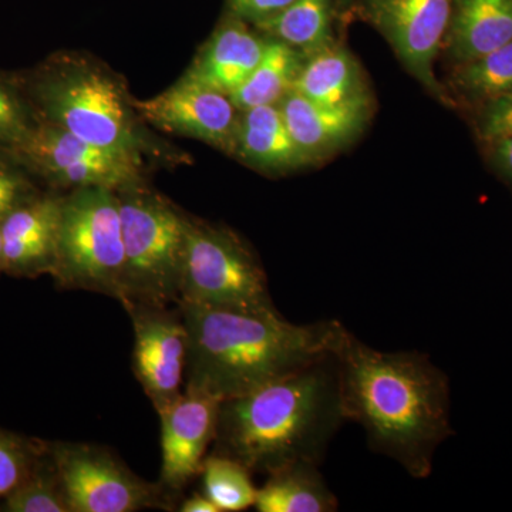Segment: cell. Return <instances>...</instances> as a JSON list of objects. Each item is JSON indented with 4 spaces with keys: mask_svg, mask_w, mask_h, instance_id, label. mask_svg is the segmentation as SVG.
<instances>
[{
    "mask_svg": "<svg viewBox=\"0 0 512 512\" xmlns=\"http://www.w3.org/2000/svg\"><path fill=\"white\" fill-rule=\"evenodd\" d=\"M333 355L346 421L365 431L377 454L414 478L433 471L434 454L453 434L446 373L420 352H382L348 329Z\"/></svg>",
    "mask_w": 512,
    "mask_h": 512,
    "instance_id": "6da1fadb",
    "label": "cell"
},
{
    "mask_svg": "<svg viewBox=\"0 0 512 512\" xmlns=\"http://www.w3.org/2000/svg\"><path fill=\"white\" fill-rule=\"evenodd\" d=\"M175 306L187 329L184 390L221 402L333 355L346 332L338 320L296 325L279 312Z\"/></svg>",
    "mask_w": 512,
    "mask_h": 512,
    "instance_id": "7a4b0ae2",
    "label": "cell"
},
{
    "mask_svg": "<svg viewBox=\"0 0 512 512\" xmlns=\"http://www.w3.org/2000/svg\"><path fill=\"white\" fill-rule=\"evenodd\" d=\"M345 421L338 362L330 355L222 400L211 450L269 476L296 463H322Z\"/></svg>",
    "mask_w": 512,
    "mask_h": 512,
    "instance_id": "3957f363",
    "label": "cell"
},
{
    "mask_svg": "<svg viewBox=\"0 0 512 512\" xmlns=\"http://www.w3.org/2000/svg\"><path fill=\"white\" fill-rule=\"evenodd\" d=\"M16 76L37 120L144 163L147 157L168 156L148 133L126 80L101 60L56 52Z\"/></svg>",
    "mask_w": 512,
    "mask_h": 512,
    "instance_id": "277c9868",
    "label": "cell"
},
{
    "mask_svg": "<svg viewBox=\"0 0 512 512\" xmlns=\"http://www.w3.org/2000/svg\"><path fill=\"white\" fill-rule=\"evenodd\" d=\"M116 192L124 244L119 302L175 305L180 299L188 214L146 181Z\"/></svg>",
    "mask_w": 512,
    "mask_h": 512,
    "instance_id": "5b68a950",
    "label": "cell"
},
{
    "mask_svg": "<svg viewBox=\"0 0 512 512\" xmlns=\"http://www.w3.org/2000/svg\"><path fill=\"white\" fill-rule=\"evenodd\" d=\"M124 244L116 190L77 188L63 192L52 278L57 288L96 292L119 301Z\"/></svg>",
    "mask_w": 512,
    "mask_h": 512,
    "instance_id": "8992f818",
    "label": "cell"
},
{
    "mask_svg": "<svg viewBox=\"0 0 512 512\" xmlns=\"http://www.w3.org/2000/svg\"><path fill=\"white\" fill-rule=\"evenodd\" d=\"M279 312L261 259L238 232L188 215L178 302Z\"/></svg>",
    "mask_w": 512,
    "mask_h": 512,
    "instance_id": "52a82bcc",
    "label": "cell"
},
{
    "mask_svg": "<svg viewBox=\"0 0 512 512\" xmlns=\"http://www.w3.org/2000/svg\"><path fill=\"white\" fill-rule=\"evenodd\" d=\"M72 512L174 511L177 495L138 477L109 448L49 441Z\"/></svg>",
    "mask_w": 512,
    "mask_h": 512,
    "instance_id": "ba28073f",
    "label": "cell"
},
{
    "mask_svg": "<svg viewBox=\"0 0 512 512\" xmlns=\"http://www.w3.org/2000/svg\"><path fill=\"white\" fill-rule=\"evenodd\" d=\"M15 153L50 191L87 187L119 190L146 181L144 161L110 153L45 121L37 120L36 127Z\"/></svg>",
    "mask_w": 512,
    "mask_h": 512,
    "instance_id": "9c48e42d",
    "label": "cell"
},
{
    "mask_svg": "<svg viewBox=\"0 0 512 512\" xmlns=\"http://www.w3.org/2000/svg\"><path fill=\"white\" fill-rule=\"evenodd\" d=\"M356 15L392 46L414 79L444 106L453 99L434 73L446 39L453 0H355Z\"/></svg>",
    "mask_w": 512,
    "mask_h": 512,
    "instance_id": "30bf717a",
    "label": "cell"
},
{
    "mask_svg": "<svg viewBox=\"0 0 512 512\" xmlns=\"http://www.w3.org/2000/svg\"><path fill=\"white\" fill-rule=\"evenodd\" d=\"M133 323V370L157 414L183 394L188 339L183 316L174 305L123 303Z\"/></svg>",
    "mask_w": 512,
    "mask_h": 512,
    "instance_id": "8fae6325",
    "label": "cell"
},
{
    "mask_svg": "<svg viewBox=\"0 0 512 512\" xmlns=\"http://www.w3.org/2000/svg\"><path fill=\"white\" fill-rule=\"evenodd\" d=\"M136 109L147 126L194 138L232 156L241 111L228 94L183 76L165 92L136 100Z\"/></svg>",
    "mask_w": 512,
    "mask_h": 512,
    "instance_id": "7c38bea8",
    "label": "cell"
},
{
    "mask_svg": "<svg viewBox=\"0 0 512 512\" xmlns=\"http://www.w3.org/2000/svg\"><path fill=\"white\" fill-rule=\"evenodd\" d=\"M221 400L210 394L188 392L158 413L161 420L160 480L165 490L180 497L200 477L205 457L217 433Z\"/></svg>",
    "mask_w": 512,
    "mask_h": 512,
    "instance_id": "4fadbf2b",
    "label": "cell"
},
{
    "mask_svg": "<svg viewBox=\"0 0 512 512\" xmlns=\"http://www.w3.org/2000/svg\"><path fill=\"white\" fill-rule=\"evenodd\" d=\"M63 192L45 190L0 222L3 271L12 278L52 275Z\"/></svg>",
    "mask_w": 512,
    "mask_h": 512,
    "instance_id": "5bb4252c",
    "label": "cell"
},
{
    "mask_svg": "<svg viewBox=\"0 0 512 512\" xmlns=\"http://www.w3.org/2000/svg\"><path fill=\"white\" fill-rule=\"evenodd\" d=\"M278 109L292 140L306 161L313 164L346 146L365 128L370 104L325 106L292 89L279 100Z\"/></svg>",
    "mask_w": 512,
    "mask_h": 512,
    "instance_id": "9a60e30c",
    "label": "cell"
},
{
    "mask_svg": "<svg viewBox=\"0 0 512 512\" xmlns=\"http://www.w3.org/2000/svg\"><path fill=\"white\" fill-rule=\"evenodd\" d=\"M266 43L268 37L227 12L184 76L229 96L255 69Z\"/></svg>",
    "mask_w": 512,
    "mask_h": 512,
    "instance_id": "2e32d148",
    "label": "cell"
},
{
    "mask_svg": "<svg viewBox=\"0 0 512 512\" xmlns=\"http://www.w3.org/2000/svg\"><path fill=\"white\" fill-rule=\"evenodd\" d=\"M232 156L264 174H288L308 161L292 140L278 104L241 111Z\"/></svg>",
    "mask_w": 512,
    "mask_h": 512,
    "instance_id": "e0dca14e",
    "label": "cell"
},
{
    "mask_svg": "<svg viewBox=\"0 0 512 512\" xmlns=\"http://www.w3.org/2000/svg\"><path fill=\"white\" fill-rule=\"evenodd\" d=\"M511 40L512 0H453L443 47L456 66Z\"/></svg>",
    "mask_w": 512,
    "mask_h": 512,
    "instance_id": "ac0fdd59",
    "label": "cell"
},
{
    "mask_svg": "<svg viewBox=\"0 0 512 512\" xmlns=\"http://www.w3.org/2000/svg\"><path fill=\"white\" fill-rule=\"evenodd\" d=\"M292 89L313 103L325 106L370 104L359 64L346 47L336 42L306 57Z\"/></svg>",
    "mask_w": 512,
    "mask_h": 512,
    "instance_id": "d6986e66",
    "label": "cell"
},
{
    "mask_svg": "<svg viewBox=\"0 0 512 512\" xmlns=\"http://www.w3.org/2000/svg\"><path fill=\"white\" fill-rule=\"evenodd\" d=\"M254 508L259 512H333L336 495L323 480L319 464L296 463L266 476Z\"/></svg>",
    "mask_w": 512,
    "mask_h": 512,
    "instance_id": "ffe728a7",
    "label": "cell"
},
{
    "mask_svg": "<svg viewBox=\"0 0 512 512\" xmlns=\"http://www.w3.org/2000/svg\"><path fill=\"white\" fill-rule=\"evenodd\" d=\"M335 8L336 0H293L281 12L251 26L309 57L335 43Z\"/></svg>",
    "mask_w": 512,
    "mask_h": 512,
    "instance_id": "44dd1931",
    "label": "cell"
},
{
    "mask_svg": "<svg viewBox=\"0 0 512 512\" xmlns=\"http://www.w3.org/2000/svg\"><path fill=\"white\" fill-rule=\"evenodd\" d=\"M306 57L293 47L268 37L264 55L245 82L229 97L239 111L278 104L292 90Z\"/></svg>",
    "mask_w": 512,
    "mask_h": 512,
    "instance_id": "7402d4cb",
    "label": "cell"
},
{
    "mask_svg": "<svg viewBox=\"0 0 512 512\" xmlns=\"http://www.w3.org/2000/svg\"><path fill=\"white\" fill-rule=\"evenodd\" d=\"M0 512H72L49 441L28 476L0 500Z\"/></svg>",
    "mask_w": 512,
    "mask_h": 512,
    "instance_id": "603a6c76",
    "label": "cell"
},
{
    "mask_svg": "<svg viewBox=\"0 0 512 512\" xmlns=\"http://www.w3.org/2000/svg\"><path fill=\"white\" fill-rule=\"evenodd\" d=\"M450 86L458 96L478 106L512 92V40L471 62L457 64Z\"/></svg>",
    "mask_w": 512,
    "mask_h": 512,
    "instance_id": "cb8c5ba5",
    "label": "cell"
},
{
    "mask_svg": "<svg viewBox=\"0 0 512 512\" xmlns=\"http://www.w3.org/2000/svg\"><path fill=\"white\" fill-rule=\"evenodd\" d=\"M200 477L202 493L220 512H239L254 507L258 488L244 464L211 451L205 457Z\"/></svg>",
    "mask_w": 512,
    "mask_h": 512,
    "instance_id": "d4e9b609",
    "label": "cell"
},
{
    "mask_svg": "<svg viewBox=\"0 0 512 512\" xmlns=\"http://www.w3.org/2000/svg\"><path fill=\"white\" fill-rule=\"evenodd\" d=\"M35 111L16 72L0 70V146L15 151L36 127Z\"/></svg>",
    "mask_w": 512,
    "mask_h": 512,
    "instance_id": "484cf974",
    "label": "cell"
},
{
    "mask_svg": "<svg viewBox=\"0 0 512 512\" xmlns=\"http://www.w3.org/2000/svg\"><path fill=\"white\" fill-rule=\"evenodd\" d=\"M45 447V440L0 429V500L28 476Z\"/></svg>",
    "mask_w": 512,
    "mask_h": 512,
    "instance_id": "4316f807",
    "label": "cell"
},
{
    "mask_svg": "<svg viewBox=\"0 0 512 512\" xmlns=\"http://www.w3.org/2000/svg\"><path fill=\"white\" fill-rule=\"evenodd\" d=\"M45 190L15 151L0 146V222L10 211Z\"/></svg>",
    "mask_w": 512,
    "mask_h": 512,
    "instance_id": "83f0119b",
    "label": "cell"
},
{
    "mask_svg": "<svg viewBox=\"0 0 512 512\" xmlns=\"http://www.w3.org/2000/svg\"><path fill=\"white\" fill-rule=\"evenodd\" d=\"M478 137L484 143L512 136V92L501 94L478 106Z\"/></svg>",
    "mask_w": 512,
    "mask_h": 512,
    "instance_id": "f1b7e54d",
    "label": "cell"
},
{
    "mask_svg": "<svg viewBox=\"0 0 512 512\" xmlns=\"http://www.w3.org/2000/svg\"><path fill=\"white\" fill-rule=\"evenodd\" d=\"M293 0H227L228 13L249 25L271 18L291 5Z\"/></svg>",
    "mask_w": 512,
    "mask_h": 512,
    "instance_id": "f546056e",
    "label": "cell"
},
{
    "mask_svg": "<svg viewBox=\"0 0 512 512\" xmlns=\"http://www.w3.org/2000/svg\"><path fill=\"white\" fill-rule=\"evenodd\" d=\"M487 146L495 170L512 184V136L497 138Z\"/></svg>",
    "mask_w": 512,
    "mask_h": 512,
    "instance_id": "4dcf8cb0",
    "label": "cell"
},
{
    "mask_svg": "<svg viewBox=\"0 0 512 512\" xmlns=\"http://www.w3.org/2000/svg\"><path fill=\"white\" fill-rule=\"evenodd\" d=\"M178 511L181 512H220L217 505L212 503L210 498L204 493L194 494L178 505Z\"/></svg>",
    "mask_w": 512,
    "mask_h": 512,
    "instance_id": "1f68e13d",
    "label": "cell"
},
{
    "mask_svg": "<svg viewBox=\"0 0 512 512\" xmlns=\"http://www.w3.org/2000/svg\"><path fill=\"white\" fill-rule=\"evenodd\" d=\"M355 3V0H336V10H346Z\"/></svg>",
    "mask_w": 512,
    "mask_h": 512,
    "instance_id": "d6a6232c",
    "label": "cell"
},
{
    "mask_svg": "<svg viewBox=\"0 0 512 512\" xmlns=\"http://www.w3.org/2000/svg\"><path fill=\"white\" fill-rule=\"evenodd\" d=\"M2 274H5V271H3L2 235H0V275Z\"/></svg>",
    "mask_w": 512,
    "mask_h": 512,
    "instance_id": "836d02e7",
    "label": "cell"
}]
</instances>
